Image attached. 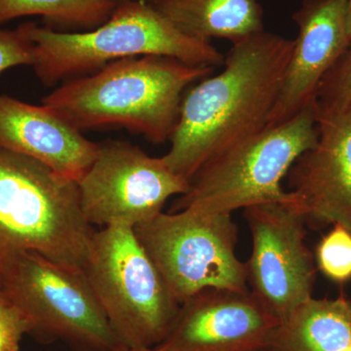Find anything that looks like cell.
Here are the masks:
<instances>
[{
	"label": "cell",
	"mask_w": 351,
	"mask_h": 351,
	"mask_svg": "<svg viewBox=\"0 0 351 351\" xmlns=\"http://www.w3.org/2000/svg\"><path fill=\"white\" fill-rule=\"evenodd\" d=\"M294 40L265 31L232 43L223 69L184 97L164 161L184 181L217 154L263 130Z\"/></svg>",
	"instance_id": "6da1fadb"
},
{
	"label": "cell",
	"mask_w": 351,
	"mask_h": 351,
	"mask_svg": "<svg viewBox=\"0 0 351 351\" xmlns=\"http://www.w3.org/2000/svg\"><path fill=\"white\" fill-rule=\"evenodd\" d=\"M213 71L170 57L125 58L68 80L43 105L80 131L119 127L163 144L179 122L184 90Z\"/></svg>",
	"instance_id": "7a4b0ae2"
},
{
	"label": "cell",
	"mask_w": 351,
	"mask_h": 351,
	"mask_svg": "<svg viewBox=\"0 0 351 351\" xmlns=\"http://www.w3.org/2000/svg\"><path fill=\"white\" fill-rule=\"evenodd\" d=\"M34 45V73L45 86L80 77L125 58L165 56L193 66H221L210 41L186 36L147 0H120L107 22L87 32H58L23 24Z\"/></svg>",
	"instance_id": "3957f363"
},
{
	"label": "cell",
	"mask_w": 351,
	"mask_h": 351,
	"mask_svg": "<svg viewBox=\"0 0 351 351\" xmlns=\"http://www.w3.org/2000/svg\"><path fill=\"white\" fill-rule=\"evenodd\" d=\"M95 232L77 182L0 147V271L29 252L83 269Z\"/></svg>",
	"instance_id": "277c9868"
},
{
	"label": "cell",
	"mask_w": 351,
	"mask_h": 351,
	"mask_svg": "<svg viewBox=\"0 0 351 351\" xmlns=\"http://www.w3.org/2000/svg\"><path fill=\"white\" fill-rule=\"evenodd\" d=\"M313 104L282 123L267 126L208 160L175 201L173 212L230 214L274 202H295L282 181L297 159L317 143Z\"/></svg>",
	"instance_id": "5b68a950"
},
{
	"label": "cell",
	"mask_w": 351,
	"mask_h": 351,
	"mask_svg": "<svg viewBox=\"0 0 351 351\" xmlns=\"http://www.w3.org/2000/svg\"><path fill=\"white\" fill-rule=\"evenodd\" d=\"M83 271L122 345L154 348L165 339L180 304L134 228L95 232Z\"/></svg>",
	"instance_id": "8992f818"
},
{
	"label": "cell",
	"mask_w": 351,
	"mask_h": 351,
	"mask_svg": "<svg viewBox=\"0 0 351 351\" xmlns=\"http://www.w3.org/2000/svg\"><path fill=\"white\" fill-rule=\"evenodd\" d=\"M141 243L181 304L209 289L247 292V269L237 255L232 215L182 209L134 228Z\"/></svg>",
	"instance_id": "52a82bcc"
},
{
	"label": "cell",
	"mask_w": 351,
	"mask_h": 351,
	"mask_svg": "<svg viewBox=\"0 0 351 351\" xmlns=\"http://www.w3.org/2000/svg\"><path fill=\"white\" fill-rule=\"evenodd\" d=\"M0 290L32 332L82 351H114L120 343L83 269L24 253L0 271Z\"/></svg>",
	"instance_id": "ba28073f"
},
{
	"label": "cell",
	"mask_w": 351,
	"mask_h": 351,
	"mask_svg": "<svg viewBox=\"0 0 351 351\" xmlns=\"http://www.w3.org/2000/svg\"><path fill=\"white\" fill-rule=\"evenodd\" d=\"M80 204L91 226H136L162 213L166 201L189 191L164 161L122 141L99 144L94 162L77 182Z\"/></svg>",
	"instance_id": "9c48e42d"
},
{
	"label": "cell",
	"mask_w": 351,
	"mask_h": 351,
	"mask_svg": "<svg viewBox=\"0 0 351 351\" xmlns=\"http://www.w3.org/2000/svg\"><path fill=\"white\" fill-rule=\"evenodd\" d=\"M252 234L245 263L251 292L282 323L313 295L316 267L306 244V219L295 202L244 209Z\"/></svg>",
	"instance_id": "30bf717a"
},
{
	"label": "cell",
	"mask_w": 351,
	"mask_h": 351,
	"mask_svg": "<svg viewBox=\"0 0 351 351\" xmlns=\"http://www.w3.org/2000/svg\"><path fill=\"white\" fill-rule=\"evenodd\" d=\"M280 325L251 292L209 289L181 304L154 351H261Z\"/></svg>",
	"instance_id": "8fae6325"
},
{
	"label": "cell",
	"mask_w": 351,
	"mask_h": 351,
	"mask_svg": "<svg viewBox=\"0 0 351 351\" xmlns=\"http://www.w3.org/2000/svg\"><path fill=\"white\" fill-rule=\"evenodd\" d=\"M317 143L291 168V193L309 226L351 232V107L315 115Z\"/></svg>",
	"instance_id": "7c38bea8"
},
{
	"label": "cell",
	"mask_w": 351,
	"mask_h": 351,
	"mask_svg": "<svg viewBox=\"0 0 351 351\" xmlns=\"http://www.w3.org/2000/svg\"><path fill=\"white\" fill-rule=\"evenodd\" d=\"M293 20L299 34L267 126L282 123L313 105L323 78L350 43L348 0H302Z\"/></svg>",
	"instance_id": "4fadbf2b"
},
{
	"label": "cell",
	"mask_w": 351,
	"mask_h": 351,
	"mask_svg": "<svg viewBox=\"0 0 351 351\" xmlns=\"http://www.w3.org/2000/svg\"><path fill=\"white\" fill-rule=\"evenodd\" d=\"M0 147L32 157L75 182L99 151V144L54 110L6 95H0Z\"/></svg>",
	"instance_id": "5bb4252c"
},
{
	"label": "cell",
	"mask_w": 351,
	"mask_h": 351,
	"mask_svg": "<svg viewBox=\"0 0 351 351\" xmlns=\"http://www.w3.org/2000/svg\"><path fill=\"white\" fill-rule=\"evenodd\" d=\"M169 22L191 38L234 43L265 31L258 0H147Z\"/></svg>",
	"instance_id": "9a60e30c"
},
{
	"label": "cell",
	"mask_w": 351,
	"mask_h": 351,
	"mask_svg": "<svg viewBox=\"0 0 351 351\" xmlns=\"http://www.w3.org/2000/svg\"><path fill=\"white\" fill-rule=\"evenodd\" d=\"M351 346V300L311 298L270 337L267 351H346Z\"/></svg>",
	"instance_id": "2e32d148"
},
{
	"label": "cell",
	"mask_w": 351,
	"mask_h": 351,
	"mask_svg": "<svg viewBox=\"0 0 351 351\" xmlns=\"http://www.w3.org/2000/svg\"><path fill=\"white\" fill-rule=\"evenodd\" d=\"M120 0H0V25L40 16L58 32H87L110 19Z\"/></svg>",
	"instance_id": "e0dca14e"
},
{
	"label": "cell",
	"mask_w": 351,
	"mask_h": 351,
	"mask_svg": "<svg viewBox=\"0 0 351 351\" xmlns=\"http://www.w3.org/2000/svg\"><path fill=\"white\" fill-rule=\"evenodd\" d=\"M316 262L321 272L334 282L351 280V232L345 226H332L318 244Z\"/></svg>",
	"instance_id": "ac0fdd59"
},
{
	"label": "cell",
	"mask_w": 351,
	"mask_h": 351,
	"mask_svg": "<svg viewBox=\"0 0 351 351\" xmlns=\"http://www.w3.org/2000/svg\"><path fill=\"white\" fill-rule=\"evenodd\" d=\"M351 107V40L331 71L323 78L313 108L315 115L338 112Z\"/></svg>",
	"instance_id": "d6986e66"
},
{
	"label": "cell",
	"mask_w": 351,
	"mask_h": 351,
	"mask_svg": "<svg viewBox=\"0 0 351 351\" xmlns=\"http://www.w3.org/2000/svg\"><path fill=\"white\" fill-rule=\"evenodd\" d=\"M34 64V45L24 25L17 29L0 27V75L9 69Z\"/></svg>",
	"instance_id": "ffe728a7"
},
{
	"label": "cell",
	"mask_w": 351,
	"mask_h": 351,
	"mask_svg": "<svg viewBox=\"0 0 351 351\" xmlns=\"http://www.w3.org/2000/svg\"><path fill=\"white\" fill-rule=\"evenodd\" d=\"M31 332L29 322L8 300L0 301V351H18L23 337Z\"/></svg>",
	"instance_id": "44dd1931"
},
{
	"label": "cell",
	"mask_w": 351,
	"mask_h": 351,
	"mask_svg": "<svg viewBox=\"0 0 351 351\" xmlns=\"http://www.w3.org/2000/svg\"><path fill=\"white\" fill-rule=\"evenodd\" d=\"M348 32L351 40V0H348Z\"/></svg>",
	"instance_id": "7402d4cb"
},
{
	"label": "cell",
	"mask_w": 351,
	"mask_h": 351,
	"mask_svg": "<svg viewBox=\"0 0 351 351\" xmlns=\"http://www.w3.org/2000/svg\"><path fill=\"white\" fill-rule=\"evenodd\" d=\"M114 351H154V348H127V346H121L119 350Z\"/></svg>",
	"instance_id": "603a6c76"
},
{
	"label": "cell",
	"mask_w": 351,
	"mask_h": 351,
	"mask_svg": "<svg viewBox=\"0 0 351 351\" xmlns=\"http://www.w3.org/2000/svg\"><path fill=\"white\" fill-rule=\"evenodd\" d=\"M7 298L5 297V295H4V293L2 292L1 290H0V301H4V300H6Z\"/></svg>",
	"instance_id": "cb8c5ba5"
},
{
	"label": "cell",
	"mask_w": 351,
	"mask_h": 351,
	"mask_svg": "<svg viewBox=\"0 0 351 351\" xmlns=\"http://www.w3.org/2000/svg\"><path fill=\"white\" fill-rule=\"evenodd\" d=\"M346 351H351V346L350 348H348V350H346Z\"/></svg>",
	"instance_id": "d4e9b609"
},
{
	"label": "cell",
	"mask_w": 351,
	"mask_h": 351,
	"mask_svg": "<svg viewBox=\"0 0 351 351\" xmlns=\"http://www.w3.org/2000/svg\"><path fill=\"white\" fill-rule=\"evenodd\" d=\"M262 351H267V350H262Z\"/></svg>",
	"instance_id": "484cf974"
},
{
	"label": "cell",
	"mask_w": 351,
	"mask_h": 351,
	"mask_svg": "<svg viewBox=\"0 0 351 351\" xmlns=\"http://www.w3.org/2000/svg\"><path fill=\"white\" fill-rule=\"evenodd\" d=\"M261 351H262V350H261Z\"/></svg>",
	"instance_id": "4316f807"
}]
</instances>
